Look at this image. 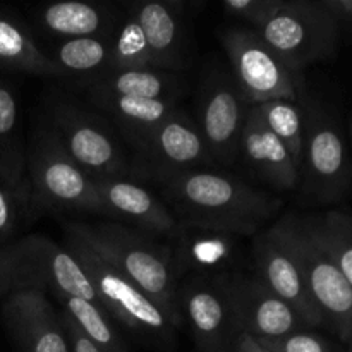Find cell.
<instances>
[{
    "label": "cell",
    "instance_id": "f1b7e54d",
    "mask_svg": "<svg viewBox=\"0 0 352 352\" xmlns=\"http://www.w3.org/2000/svg\"><path fill=\"white\" fill-rule=\"evenodd\" d=\"M144 67H151L150 48L136 16L129 12L113 33L109 71Z\"/></svg>",
    "mask_w": 352,
    "mask_h": 352
},
{
    "label": "cell",
    "instance_id": "603a6c76",
    "mask_svg": "<svg viewBox=\"0 0 352 352\" xmlns=\"http://www.w3.org/2000/svg\"><path fill=\"white\" fill-rule=\"evenodd\" d=\"M113 34L110 36L76 38L47 43L45 55L60 69L64 79H74L86 88L110 69Z\"/></svg>",
    "mask_w": 352,
    "mask_h": 352
},
{
    "label": "cell",
    "instance_id": "7402d4cb",
    "mask_svg": "<svg viewBox=\"0 0 352 352\" xmlns=\"http://www.w3.org/2000/svg\"><path fill=\"white\" fill-rule=\"evenodd\" d=\"M0 182L30 212L26 143L21 134L17 96L6 81H0Z\"/></svg>",
    "mask_w": 352,
    "mask_h": 352
},
{
    "label": "cell",
    "instance_id": "3957f363",
    "mask_svg": "<svg viewBox=\"0 0 352 352\" xmlns=\"http://www.w3.org/2000/svg\"><path fill=\"white\" fill-rule=\"evenodd\" d=\"M21 291L74 296L100 306L95 289L71 251L43 234L0 244V301Z\"/></svg>",
    "mask_w": 352,
    "mask_h": 352
},
{
    "label": "cell",
    "instance_id": "5b68a950",
    "mask_svg": "<svg viewBox=\"0 0 352 352\" xmlns=\"http://www.w3.org/2000/svg\"><path fill=\"white\" fill-rule=\"evenodd\" d=\"M43 126L93 179H131L129 153L102 113L57 98L48 105Z\"/></svg>",
    "mask_w": 352,
    "mask_h": 352
},
{
    "label": "cell",
    "instance_id": "6da1fadb",
    "mask_svg": "<svg viewBox=\"0 0 352 352\" xmlns=\"http://www.w3.org/2000/svg\"><path fill=\"white\" fill-rule=\"evenodd\" d=\"M162 199L184 229L230 237L258 236L282 208L277 196L208 168L162 186Z\"/></svg>",
    "mask_w": 352,
    "mask_h": 352
},
{
    "label": "cell",
    "instance_id": "cb8c5ba5",
    "mask_svg": "<svg viewBox=\"0 0 352 352\" xmlns=\"http://www.w3.org/2000/svg\"><path fill=\"white\" fill-rule=\"evenodd\" d=\"M0 69L9 72L62 78L60 69L45 55L30 28L0 10Z\"/></svg>",
    "mask_w": 352,
    "mask_h": 352
},
{
    "label": "cell",
    "instance_id": "d590c367",
    "mask_svg": "<svg viewBox=\"0 0 352 352\" xmlns=\"http://www.w3.org/2000/svg\"><path fill=\"white\" fill-rule=\"evenodd\" d=\"M351 138H352V120H351Z\"/></svg>",
    "mask_w": 352,
    "mask_h": 352
},
{
    "label": "cell",
    "instance_id": "8fae6325",
    "mask_svg": "<svg viewBox=\"0 0 352 352\" xmlns=\"http://www.w3.org/2000/svg\"><path fill=\"white\" fill-rule=\"evenodd\" d=\"M305 110V144L299 167V188L316 203L337 201L349 184V162L339 127L329 113L313 102Z\"/></svg>",
    "mask_w": 352,
    "mask_h": 352
},
{
    "label": "cell",
    "instance_id": "5bb4252c",
    "mask_svg": "<svg viewBox=\"0 0 352 352\" xmlns=\"http://www.w3.org/2000/svg\"><path fill=\"white\" fill-rule=\"evenodd\" d=\"M223 282L241 336L275 339L305 329L299 316L256 275L223 274Z\"/></svg>",
    "mask_w": 352,
    "mask_h": 352
},
{
    "label": "cell",
    "instance_id": "d6a6232c",
    "mask_svg": "<svg viewBox=\"0 0 352 352\" xmlns=\"http://www.w3.org/2000/svg\"><path fill=\"white\" fill-rule=\"evenodd\" d=\"M60 313H62V322H64L65 332H67V337H69V346H71V352H100L91 342H89L88 337H86L85 333L79 330V327L76 325L74 320H72L67 313L62 311V309H60Z\"/></svg>",
    "mask_w": 352,
    "mask_h": 352
},
{
    "label": "cell",
    "instance_id": "52a82bcc",
    "mask_svg": "<svg viewBox=\"0 0 352 352\" xmlns=\"http://www.w3.org/2000/svg\"><path fill=\"white\" fill-rule=\"evenodd\" d=\"M65 248L82 268L86 278L98 296L100 306L110 318L122 323L131 332L148 339H155L158 342L172 339L175 327L133 280L116 270L85 241L67 230Z\"/></svg>",
    "mask_w": 352,
    "mask_h": 352
},
{
    "label": "cell",
    "instance_id": "484cf974",
    "mask_svg": "<svg viewBox=\"0 0 352 352\" xmlns=\"http://www.w3.org/2000/svg\"><path fill=\"white\" fill-rule=\"evenodd\" d=\"M58 308L67 313L89 342L100 352H127L126 342L113 327L112 318L98 305L81 298L65 294H54Z\"/></svg>",
    "mask_w": 352,
    "mask_h": 352
},
{
    "label": "cell",
    "instance_id": "ffe728a7",
    "mask_svg": "<svg viewBox=\"0 0 352 352\" xmlns=\"http://www.w3.org/2000/svg\"><path fill=\"white\" fill-rule=\"evenodd\" d=\"M91 105L100 110L103 117L116 129L120 140L131 146H140L174 110L177 100H146L112 96L103 93H86Z\"/></svg>",
    "mask_w": 352,
    "mask_h": 352
},
{
    "label": "cell",
    "instance_id": "44dd1931",
    "mask_svg": "<svg viewBox=\"0 0 352 352\" xmlns=\"http://www.w3.org/2000/svg\"><path fill=\"white\" fill-rule=\"evenodd\" d=\"M34 21L38 30L54 38V41L110 36L116 33V14L103 3L79 0L50 3L36 10Z\"/></svg>",
    "mask_w": 352,
    "mask_h": 352
},
{
    "label": "cell",
    "instance_id": "ac0fdd59",
    "mask_svg": "<svg viewBox=\"0 0 352 352\" xmlns=\"http://www.w3.org/2000/svg\"><path fill=\"white\" fill-rule=\"evenodd\" d=\"M148 48L151 67L165 72L184 71L189 65L188 24L181 2H140L131 7Z\"/></svg>",
    "mask_w": 352,
    "mask_h": 352
},
{
    "label": "cell",
    "instance_id": "4316f807",
    "mask_svg": "<svg viewBox=\"0 0 352 352\" xmlns=\"http://www.w3.org/2000/svg\"><path fill=\"white\" fill-rule=\"evenodd\" d=\"M313 239L346 277L352 287V217L329 212L322 217H301Z\"/></svg>",
    "mask_w": 352,
    "mask_h": 352
},
{
    "label": "cell",
    "instance_id": "83f0119b",
    "mask_svg": "<svg viewBox=\"0 0 352 352\" xmlns=\"http://www.w3.org/2000/svg\"><path fill=\"white\" fill-rule=\"evenodd\" d=\"M265 126L282 141L292 160L301 167L302 144H305V110L299 100H272L253 105Z\"/></svg>",
    "mask_w": 352,
    "mask_h": 352
},
{
    "label": "cell",
    "instance_id": "2e32d148",
    "mask_svg": "<svg viewBox=\"0 0 352 352\" xmlns=\"http://www.w3.org/2000/svg\"><path fill=\"white\" fill-rule=\"evenodd\" d=\"M95 181L103 217L151 237L177 239L182 234V226L172 215L164 199L143 188L140 182L120 177Z\"/></svg>",
    "mask_w": 352,
    "mask_h": 352
},
{
    "label": "cell",
    "instance_id": "f546056e",
    "mask_svg": "<svg viewBox=\"0 0 352 352\" xmlns=\"http://www.w3.org/2000/svg\"><path fill=\"white\" fill-rule=\"evenodd\" d=\"M268 352H330L323 339L305 329L275 339H254Z\"/></svg>",
    "mask_w": 352,
    "mask_h": 352
},
{
    "label": "cell",
    "instance_id": "7a4b0ae2",
    "mask_svg": "<svg viewBox=\"0 0 352 352\" xmlns=\"http://www.w3.org/2000/svg\"><path fill=\"white\" fill-rule=\"evenodd\" d=\"M65 230L85 241L116 270L133 280L177 329L182 323L179 289L174 280V253L155 237L113 220L71 222Z\"/></svg>",
    "mask_w": 352,
    "mask_h": 352
},
{
    "label": "cell",
    "instance_id": "1f68e13d",
    "mask_svg": "<svg viewBox=\"0 0 352 352\" xmlns=\"http://www.w3.org/2000/svg\"><path fill=\"white\" fill-rule=\"evenodd\" d=\"M26 213L23 203L0 182V244L12 241Z\"/></svg>",
    "mask_w": 352,
    "mask_h": 352
},
{
    "label": "cell",
    "instance_id": "30bf717a",
    "mask_svg": "<svg viewBox=\"0 0 352 352\" xmlns=\"http://www.w3.org/2000/svg\"><path fill=\"white\" fill-rule=\"evenodd\" d=\"M131 179L165 186L167 182L210 167L205 143L196 120L181 109L174 110L129 155Z\"/></svg>",
    "mask_w": 352,
    "mask_h": 352
},
{
    "label": "cell",
    "instance_id": "9c48e42d",
    "mask_svg": "<svg viewBox=\"0 0 352 352\" xmlns=\"http://www.w3.org/2000/svg\"><path fill=\"white\" fill-rule=\"evenodd\" d=\"M230 72L251 107L272 100L301 98V76L265 43L251 28H227L220 34Z\"/></svg>",
    "mask_w": 352,
    "mask_h": 352
},
{
    "label": "cell",
    "instance_id": "d4e9b609",
    "mask_svg": "<svg viewBox=\"0 0 352 352\" xmlns=\"http://www.w3.org/2000/svg\"><path fill=\"white\" fill-rule=\"evenodd\" d=\"M85 89L86 93H103L126 98L177 100L181 93V79L175 72L158 71L153 67L124 69L109 71Z\"/></svg>",
    "mask_w": 352,
    "mask_h": 352
},
{
    "label": "cell",
    "instance_id": "ba28073f",
    "mask_svg": "<svg viewBox=\"0 0 352 352\" xmlns=\"http://www.w3.org/2000/svg\"><path fill=\"white\" fill-rule=\"evenodd\" d=\"M254 31L299 76L309 64L330 57L337 43V19L323 2L284 0Z\"/></svg>",
    "mask_w": 352,
    "mask_h": 352
},
{
    "label": "cell",
    "instance_id": "277c9868",
    "mask_svg": "<svg viewBox=\"0 0 352 352\" xmlns=\"http://www.w3.org/2000/svg\"><path fill=\"white\" fill-rule=\"evenodd\" d=\"M30 213H91L102 215L96 181L86 174L45 126L31 133L26 144Z\"/></svg>",
    "mask_w": 352,
    "mask_h": 352
},
{
    "label": "cell",
    "instance_id": "836d02e7",
    "mask_svg": "<svg viewBox=\"0 0 352 352\" xmlns=\"http://www.w3.org/2000/svg\"><path fill=\"white\" fill-rule=\"evenodd\" d=\"M323 6L333 14L336 19H339V17L352 19V0H325Z\"/></svg>",
    "mask_w": 352,
    "mask_h": 352
},
{
    "label": "cell",
    "instance_id": "e575fe53",
    "mask_svg": "<svg viewBox=\"0 0 352 352\" xmlns=\"http://www.w3.org/2000/svg\"><path fill=\"white\" fill-rule=\"evenodd\" d=\"M236 352H268V351H265L263 347L253 339V337L239 336V339H237Z\"/></svg>",
    "mask_w": 352,
    "mask_h": 352
},
{
    "label": "cell",
    "instance_id": "9a60e30c",
    "mask_svg": "<svg viewBox=\"0 0 352 352\" xmlns=\"http://www.w3.org/2000/svg\"><path fill=\"white\" fill-rule=\"evenodd\" d=\"M0 316L21 352H71L60 309L47 292L9 294L0 301Z\"/></svg>",
    "mask_w": 352,
    "mask_h": 352
},
{
    "label": "cell",
    "instance_id": "7c38bea8",
    "mask_svg": "<svg viewBox=\"0 0 352 352\" xmlns=\"http://www.w3.org/2000/svg\"><path fill=\"white\" fill-rule=\"evenodd\" d=\"M251 105L232 72L213 67L201 81L198 95V126L210 167L232 165L239 158V140Z\"/></svg>",
    "mask_w": 352,
    "mask_h": 352
},
{
    "label": "cell",
    "instance_id": "4fadbf2b",
    "mask_svg": "<svg viewBox=\"0 0 352 352\" xmlns=\"http://www.w3.org/2000/svg\"><path fill=\"white\" fill-rule=\"evenodd\" d=\"M182 318L199 352H236L239 330L223 274L199 275L179 291Z\"/></svg>",
    "mask_w": 352,
    "mask_h": 352
},
{
    "label": "cell",
    "instance_id": "8992f818",
    "mask_svg": "<svg viewBox=\"0 0 352 352\" xmlns=\"http://www.w3.org/2000/svg\"><path fill=\"white\" fill-rule=\"evenodd\" d=\"M301 268L313 301L340 339H352V287L332 258L313 239L301 217H282L268 227Z\"/></svg>",
    "mask_w": 352,
    "mask_h": 352
},
{
    "label": "cell",
    "instance_id": "e0dca14e",
    "mask_svg": "<svg viewBox=\"0 0 352 352\" xmlns=\"http://www.w3.org/2000/svg\"><path fill=\"white\" fill-rule=\"evenodd\" d=\"M253 261L254 275L299 316L305 327L325 325L322 311L306 287L301 268L268 229L254 236Z\"/></svg>",
    "mask_w": 352,
    "mask_h": 352
},
{
    "label": "cell",
    "instance_id": "d6986e66",
    "mask_svg": "<svg viewBox=\"0 0 352 352\" xmlns=\"http://www.w3.org/2000/svg\"><path fill=\"white\" fill-rule=\"evenodd\" d=\"M239 157L258 179L278 191L299 188V167L282 141L265 126L254 107L248 112L239 140Z\"/></svg>",
    "mask_w": 352,
    "mask_h": 352
},
{
    "label": "cell",
    "instance_id": "4dcf8cb0",
    "mask_svg": "<svg viewBox=\"0 0 352 352\" xmlns=\"http://www.w3.org/2000/svg\"><path fill=\"white\" fill-rule=\"evenodd\" d=\"M282 2L284 0H226L222 7L227 16L244 19L251 30H256L282 6Z\"/></svg>",
    "mask_w": 352,
    "mask_h": 352
}]
</instances>
